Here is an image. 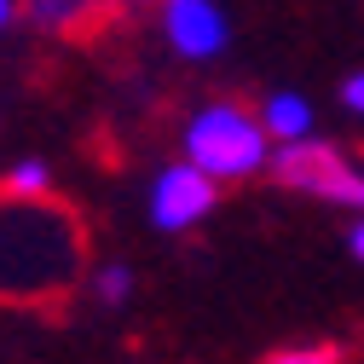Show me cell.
Listing matches in <instances>:
<instances>
[{
    "instance_id": "1",
    "label": "cell",
    "mask_w": 364,
    "mask_h": 364,
    "mask_svg": "<svg viewBox=\"0 0 364 364\" xmlns=\"http://www.w3.org/2000/svg\"><path fill=\"white\" fill-rule=\"evenodd\" d=\"M81 272V225L53 197L0 191V295L35 301L58 295Z\"/></svg>"
},
{
    "instance_id": "2",
    "label": "cell",
    "mask_w": 364,
    "mask_h": 364,
    "mask_svg": "<svg viewBox=\"0 0 364 364\" xmlns=\"http://www.w3.org/2000/svg\"><path fill=\"white\" fill-rule=\"evenodd\" d=\"M179 151H186L203 173H214L220 186H237V179H255L260 168H272V133L255 110L220 99V105H203L186 133H179Z\"/></svg>"
},
{
    "instance_id": "3",
    "label": "cell",
    "mask_w": 364,
    "mask_h": 364,
    "mask_svg": "<svg viewBox=\"0 0 364 364\" xmlns=\"http://www.w3.org/2000/svg\"><path fill=\"white\" fill-rule=\"evenodd\" d=\"M272 173H278V186H289L301 197L336 203V208H364V168L347 162L341 145H324V139H312V133L272 151Z\"/></svg>"
},
{
    "instance_id": "4",
    "label": "cell",
    "mask_w": 364,
    "mask_h": 364,
    "mask_svg": "<svg viewBox=\"0 0 364 364\" xmlns=\"http://www.w3.org/2000/svg\"><path fill=\"white\" fill-rule=\"evenodd\" d=\"M214 203H220V179L203 173L191 156H179V162H168V168L151 179L145 214H151L156 232L173 237V232H197V225L214 214Z\"/></svg>"
},
{
    "instance_id": "5",
    "label": "cell",
    "mask_w": 364,
    "mask_h": 364,
    "mask_svg": "<svg viewBox=\"0 0 364 364\" xmlns=\"http://www.w3.org/2000/svg\"><path fill=\"white\" fill-rule=\"evenodd\" d=\"M156 12H162V41L191 64L220 58L232 47V18L220 0H156Z\"/></svg>"
},
{
    "instance_id": "6",
    "label": "cell",
    "mask_w": 364,
    "mask_h": 364,
    "mask_svg": "<svg viewBox=\"0 0 364 364\" xmlns=\"http://www.w3.org/2000/svg\"><path fill=\"white\" fill-rule=\"evenodd\" d=\"M139 0H29V18L41 23V29H58V35H70V29H81L87 18H116V12H133Z\"/></svg>"
},
{
    "instance_id": "7",
    "label": "cell",
    "mask_w": 364,
    "mask_h": 364,
    "mask_svg": "<svg viewBox=\"0 0 364 364\" xmlns=\"http://www.w3.org/2000/svg\"><path fill=\"white\" fill-rule=\"evenodd\" d=\"M260 122H266V133H272V145H295V139L312 133V105H306L301 93H272V99L260 105Z\"/></svg>"
},
{
    "instance_id": "8",
    "label": "cell",
    "mask_w": 364,
    "mask_h": 364,
    "mask_svg": "<svg viewBox=\"0 0 364 364\" xmlns=\"http://www.w3.org/2000/svg\"><path fill=\"white\" fill-rule=\"evenodd\" d=\"M0 191H18V197H53V162L41 156H18L0 179Z\"/></svg>"
},
{
    "instance_id": "9",
    "label": "cell",
    "mask_w": 364,
    "mask_h": 364,
    "mask_svg": "<svg viewBox=\"0 0 364 364\" xmlns=\"http://www.w3.org/2000/svg\"><path fill=\"white\" fill-rule=\"evenodd\" d=\"M127 289H133V272H127V266H99V272H93V295H99L105 306H122Z\"/></svg>"
},
{
    "instance_id": "10",
    "label": "cell",
    "mask_w": 364,
    "mask_h": 364,
    "mask_svg": "<svg viewBox=\"0 0 364 364\" xmlns=\"http://www.w3.org/2000/svg\"><path fill=\"white\" fill-rule=\"evenodd\" d=\"M272 358H278V364H336L341 347H278Z\"/></svg>"
},
{
    "instance_id": "11",
    "label": "cell",
    "mask_w": 364,
    "mask_h": 364,
    "mask_svg": "<svg viewBox=\"0 0 364 364\" xmlns=\"http://www.w3.org/2000/svg\"><path fill=\"white\" fill-rule=\"evenodd\" d=\"M341 99H347V110H353V116H364V70L341 81Z\"/></svg>"
},
{
    "instance_id": "12",
    "label": "cell",
    "mask_w": 364,
    "mask_h": 364,
    "mask_svg": "<svg viewBox=\"0 0 364 364\" xmlns=\"http://www.w3.org/2000/svg\"><path fill=\"white\" fill-rule=\"evenodd\" d=\"M347 255H353V260L364 266V208H358V220L347 225Z\"/></svg>"
},
{
    "instance_id": "13",
    "label": "cell",
    "mask_w": 364,
    "mask_h": 364,
    "mask_svg": "<svg viewBox=\"0 0 364 364\" xmlns=\"http://www.w3.org/2000/svg\"><path fill=\"white\" fill-rule=\"evenodd\" d=\"M18 18V0H0V35H6V23Z\"/></svg>"
}]
</instances>
